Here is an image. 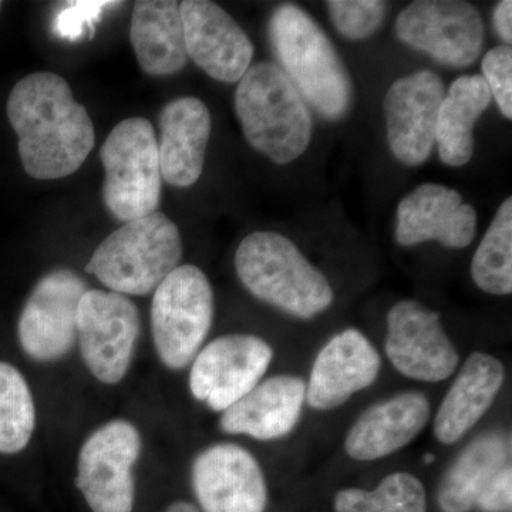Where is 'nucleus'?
<instances>
[{
    "instance_id": "nucleus-25",
    "label": "nucleus",
    "mask_w": 512,
    "mask_h": 512,
    "mask_svg": "<svg viewBox=\"0 0 512 512\" xmlns=\"http://www.w3.org/2000/svg\"><path fill=\"white\" fill-rule=\"evenodd\" d=\"M483 76L458 77L441 101L437 116L436 144L439 156L450 167H461L474 153V127L491 104Z\"/></svg>"
},
{
    "instance_id": "nucleus-21",
    "label": "nucleus",
    "mask_w": 512,
    "mask_h": 512,
    "mask_svg": "<svg viewBox=\"0 0 512 512\" xmlns=\"http://www.w3.org/2000/svg\"><path fill=\"white\" fill-rule=\"evenodd\" d=\"M305 399L306 382L301 377H271L222 412L221 430L261 441L284 439L301 419Z\"/></svg>"
},
{
    "instance_id": "nucleus-32",
    "label": "nucleus",
    "mask_w": 512,
    "mask_h": 512,
    "mask_svg": "<svg viewBox=\"0 0 512 512\" xmlns=\"http://www.w3.org/2000/svg\"><path fill=\"white\" fill-rule=\"evenodd\" d=\"M512 505V468L505 467L487 485L476 507L483 512H510Z\"/></svg>"
},
{
    "instance_id": "nucleus-35",
    "label": "nucleus",
    "mask_w": 512,
    "mask_h": 512,
    "mask_svg": "<svg viewBox=\"0 0 512 512\" xmlns=\"http://www.w3.org/2000/svg\"><path fill=\"white\" fill-rule=\"evenodd\" d=\"M423 460H424V463L431 464L434 461V456H433V454H427V456H424Z\"/></svg>"
},
{
    "instance_id": "nucleus-13",
    "label": "nucleus",
    "mask_w": 512,
    "mask_h": 512,
    "mask_svg": "<svg viewBox=\"0 0 512 512\" xmlns=\"http://www.w3.org/2000/svg\"><path fill=\"white\" fill-rule=\"evenodd\" d=\"M386 355L397 372L437 383L456 372L460 356L440 322V313L417 301H400L387 313Z\"/></svg>"
},
{
    "instance_id": "nucleus-17",
    "label": "nucleus",
    "mask_w": 512,
    "mask_h": 512,
    "mask_svg": "<svg viewBox=\"0 0 512 512\" xmlns=\"http://www.w3.org/2000/svg\"><path fill=\"white\" fill-rule=\"evenodd\" d=\"M379 352L357 329H346L323 346L306 383V402L312 409H338L353 394L372 386L379 376Z\"/></svg>"
},
{
    "instance_id": "nucleus-28",
    "label": "nucleus",
    "mask_w": 512,
    "mask_h": 512,
    "mask_svg": "<svg viewBox=\"0 0 512 512\" xmlns=\"http://www.w3.org/2000/svg\"><path fill=\"white\" fill-rule=\"evenodd\" d=\"M336 512H426L427 497L419 478L389 474L376 490L346 488L335 497Z\"/></svg>"
},
{
    "instance_id": "nucleus-1",
    "label": "nucleus",
    "mask_w": 512,
    "mask_h": 512,
    "mask_svg": "<svg viewBox=\"0 0 512 512\" xmlns=\"http://www.w3.org/2000/svg\"><path fill=\"white\" fill-rule=\"evenodd\" d=\"M8 119L23 168L36 180H59L82 167L96 136L89 113L59 74L23 77L9 94Z\"/></svg>"
},
{
    "instance_id": "nucleus-33",
    "label": "nucleus",
    "mask_w": 512,
    "mask_h": 512,
    "mask_svg": "<svg viewBox=\"0 0 512 512\" xmlns=\"http://www.w3.org/2000/svg\"><path fill=\"white\" fill-rule=\"evenodd\" d=\"M494 29L497 35L504 40L505 45L511 46L512 42V2L503 0L494 9Z\"/></svg>"
},
{
    "instance_id": "nucleus-20",
    "label": "nucleus",
    "mask_w": 512,
    "mask_h": 512,
    "mask_svg": "<svg viewBox=\"0 0 512 512\" xmlns=\"http://www.w3.org/2000/svg\"><path fill=\"white\" fill-rule=\"evenodd\" d=\"M161 177L177 188L200 180L211 136V114L197 97L170 101L160 113Z\"/></svg>"
},
{
    "instance_id": "nucleus-26",
    "label": "nucleus",
    "mask_w": 512,
    "mask_h": 512,
    "mask_svg": "<svg viewBox=\"0 0 512 512\" xmlns=\"http://www.w3.org/2000/svg\"><path fill=\"white\" fill-rule=\"evenodd\" d=\"M471 276L481 291L491 295L512 292V200L498 208L471 262Z\"/></svg>"
},
{
    "instance_id": "nucleus-9",
    "label": "nucleus",
    "mask_w": 512,
    "mask_h": 512,
    "mask_svg": "<svg viewBox=\"0 0 512 512\" xmlns=\"http://www.w3.org/2000/svg\"><path fill=\"white\" fill-rule=\"evenodd\" d=\"M140 313L127 296L89 289L80 301L77 340L84 365L101 383L126 377L140 335Z\"/></svg>"
},
{
    "instance_id": "nucleus-34",
    "label": "nucleus",
    "mask_w": 512,
    "mask_h": 512,
    "mask_svg": "<svg viewBox=\"0 0 512 512\" xmlns=\"http://www.w3.org/2000/svg\"><path fill=\"white\" fill-rule=\"evenodd\" d=\"M165 512H200L194 505L185 503V501H175Z\"/></svg>"
},
{
    "instance_id": "nucleus-19",
    "label": "nucleus",
    "mask_w": 512,
    "mask_h": 512,
    "mask_svg": "<svg viewBox=\"0 0 512 512\" xmlns=\"http://www.w3.org/2000/svg\"><path fill=\"white\" fill-rule=\"evenodd\" d=\"M430 419V402L423 393L404 392L373 404L360 414L345 440L356 461H375L406 447Z\"/></svg>"
},
{
    "instance_id": "nucleus-4",
    "label": "nucleus",
    "mask_w": 512,
    "mask_h": 512,
    "mask_svg": "<svg viewBox=\"0 0 512 512\" xmlns=\"http://www.w3.org/2000/svg\"><path fill=\"white\" fill-rule=\"evenodd\" d=\"M235 269L255 298L295 318H315L332 305L326 276L278 232L259 231L242 239Z\"/></svg>"
},
{
    "instance_id": "nucleus-12",
    "label": "nucleus",
    "mask_w": 512,
    "mask_h": 512,
    "mask_svg": "<svg viewBox=\"0 0 512 512\" xmlns=\"http://www.w3.org/2000/svg\"><path fill=\"white\" fill-rule=\"evenodd\" d=\"M272 357L271 346L258 336L237 333L212 340L192 360V396L214 412H225L261 383Z\"/></svg>"
},
{
    "instance_id": "nucleus-11",
    "label": "nucleus",
    "mask_w": 512,
    "mask_h": 512,
    "mask_svg": "<svg viewBox=\"0 0 512 512\" xmlns=\"http://www.w3.org/2000/svg\"><path fill=\"white\" fill-rule=\"evenodd\" d=\"M399 39L446 66L464 69L484 47V23L476 6L458 0H417L399 13Z\"/></svg>"
},
{
    "instance_id": "nucleus-30",
    "label": "nucleus",
    "mask_w": 512,
    "mask_h": 512,
    "mask_svg": "<svg viewBox=\"0 0 512 512\" xmlns=\"http://www.w3.org/2000/svg\"><path fill=\"white\" fill-rule=\"evenodd\" d=\"M483 79L501 113L512 119V50L511 46L494 47L481 63Z\"/></svg>"
},
{
    "instance_id": "nucleus-10",
    "label": "nucleus",
    "mask_w": 512,
    "mask_h": 512,
    "mask_svg": "<svg viewBox=\"0 0 512 512\" xmlns=\"http://www.w3.org/2000/svg\"><path fill=\"white\" fill-rule=\"evenodd\" d=\"M87 291V282L72 269H53L37 281L18 323L26 356L35 362H56L73 349L80 301Z\"/></svg>"
},
{
    "instance_id": "nucleus-36",
    "label": "nucleus",
    "mask_w": 512,
    "mask_h": 512,
    "mask_svg": "<svg viewBox=\"0 0 512 512\" xmlns=\"http://www.w3.org/2000/svg\"><path fill=\"white\" fill-rule=\"evenodd\" d=\"M2 5H3V3H2V2H0V9H2Z\"/></svg>"
},
{
    "instance_id": "nucleus-6",
    "label": "nucleus",
    "mask_w": 512,
    "mask_h": 512,
    "mask_svg": "<svg viewBox=\"0 0 512 512\" xmlns=\"http://www.w3.org/2000/svg\"><path fill=\"white\" fill-rule=\"evenodd\" d=\"M104 167L103 201L114 218L140 220L157 212L161 168L156 131L143 117L117 124L100 151Z\"/></svg>"
},
{
    "instance_id": "nucleus-14",
    "label": "nucleus",
    "mask_w": 512,
    "mask_h": 512,
    "mask_svg": "<svg viewBox=\"0 0 512 512\" xmlns=\"http://www.w3.org/2000/svg\"><path fill=\"white\" fill-rule=\"evenodd\" d=\"M192 490L204 512H265L262 468L247 448L220 443L205 448L191 470Z\"/></svg>"
},
{
    "instance_id": "nucleus-5",
    "label": "nucleus",
    "mask_w": 512,
    "mask_h": 512,
    "mask_svg": "<svg viewBox=\"0 0 512 512\" xmlns=\"http://www.w3.org/2000/svg\"><path fill=\"white\" fill-rule=\"evenodd\" d=\"M183 258L180 229L157 211L126 222L97 247L84 271L96 276L111 292L144 296L158 285Z\"/></svg>"
},
{
    "instance_id": "nucleus-15",
    "label": "nucleus",
    "mask_w": 512,
    "mask_h": 512,
    "mask_svg": "<svg viewBox=\"0 0 512 512\" xmlns=\"http://www.w3.org/2000/svg\"><path fill=\"white\" fill-rule=\"evenodd\" d=\"M444 84L431 70L396 80L384 97L387 140L400 163H426L436 144L437 116L444 99Z\"/></svg>"
},
{
    "instance_id": "nucleus-29",
    "label": "nucleus",
    "mask_w": 512,
    "mask_h": 512,
    "mask_svg": "<svg viewBox=\"0 0 512 512\" xmlns=\"http://www.w3.org/2000/svg\"><path fill=\"white\" fill-rule=\"evenodd\" d=\"M333 25L349 40L367 39L380 28L387 3L380 0H330L326 2Z\"/></svg>"
},
{
    "instance_id": "nucleus-31",
    "label": "nucleus",
    "mask_w": 512,
    "mask_h": 512,
    "mask_svg": "<svg viewBox=\"0 0 512 512\" xmlns=\"http://www.w3.org/2000/svg\"><path fill=\"white\" fill-rule=\"evenodd\" d=\"M116 5H120V3L104 2V0H80V2L69 3L56 16L57 36L70 40V42L82 39L87 33L92 36L94 23L100 19L101 12Z\"/></svg>"
},
{
    "instance_id": "nucleus-24",
    "label": "nucleus",
    "mask_w": 512,
    "mask_h": 512,
    "mask_svg": "<svg viewBox=\"0 0 512 512\" xmlns=\"http://www.w3.org/2000/svg\"><path fill=\"white\" fill-rule=\"evenodd\" d=\"M511 466V437L504 431L481 434L460 454L441 480L437 501L443 512H470L495 476Z\"/></svg>"
},
{
    "instance_id": "nucleus-16",
    "label": "nucleus",
    "mask_w": 512,
    "mask_h": 512,
    "mask_svg": "<svg viewBox=\"0 0 512 512\" xmlns=\"http://www.w3.org/2000/svg\"><path fill=\"white\" fill-rule=\"evenodd\" d=\"M180 13L185 49L192 62L218 82H239L254 57V45L244 29L208 0H185Z\"/></svg>"
},
{
    "instance_id": "nucleus-8",
    "label": "nucleus",
    "mask_w": 512,
    "mask_h": 512,
    "mask_svg": "<svg viewBox=\"0 0 512 512\" xmlns=\"http://www.w3.org/2000/svg\"><path fill=\"white\" fill-rule=\"evenodd\" d=\"M141 456V436L127 420H111L84 441L76 485L93 512H133V468Z\"/></svg>"
},
{
    "instance_id": "nucleus-27",
    "label": "nucleus",
    "mask_w": 512,
    "mask_h": 512,
    "mask_svg": "<svg viewBox=\"0 0 512 512\" xmlns=\"http://www.w3.org/2000/svg\"><path fill=\"white\" fill-rule=\"evenodd\" d=\"M36 426V409L28 382L15 366L0 362V453L28 447Z\"/></svg>"
},
{
    "instance_id": "nucleus-2",
    "label": "nucleus",
    "mask_w": 512,
    "mask_h": 512,
    "mask_svg": "<svg viewBox=\"0 0 512 512\" xmlns=\"http://www.w3.org/2000/svg\"><path fill=\"white\" fill-rule=\"evenodd\" d=\"M269 36L282 72L303 100L329 120H340L352 103V82L328 35L299 6L281 5L269 20Z\"/></svg>"
},
{
    "instance_id": "nucleus-18",
    "label": "nucleus",
    "mask_w": 512,
    "mask_h": 512,
    "mask_svg": "<svg viewBox=\"0 0 512 512\" xmlns=\"http://www.w3.org/2000/svg\"><path fill=\"white\" fill-rule=\"evenodd\" d=\"M477 232V212L460 192L439 184H423L397 208L396 241L413 247L439 241L444 247L467 248Z\"/></svg>"
},
{
    "instance_id": "nucleus-3",
    "label": "nucleus",
    "mask_w": 512,
    "mask_h": 512,
    "mask_svg": "<svg viewBox=\"0 0 512 512\" xmlns=\"http://www.w3.org/2000/svg\"><path fill=\"white\" fill-rule=\"evenodd\" d=\"M244 136L276 164H289L308 150L312 117L308 104L278 64L249 67L235 92Z\"/></svg>"
},
{
    "instance_id": "nucleus-22",
    "label": "nucleus",
    "mask_w": 512,
    "mask_h": 512,
    "mask_svg": "<svg viewBox=\"0 0 512 512\" xmlns=\"http://www.w3.org/2000/svg\"><path fill=\"white\" fill-rule=\"evenodd\" d=\"M504 380L497 357L483 352L468 356L434 419L436 439L446 446L463 439L493 406Z\"/></svg>"
},
{
    "instance_id": "nucleus-7",
    "label": "nucleus",
    "mask_w": 512,
    "mask_h": 512,
    "mask_svg": "<svg viewBox=\"0 0 512 512\" xmlns=\"http://www.w3.org/2000/svg\"><path fill=\"white\" fill-rule=\"evenodd\" d=\"M214 292L207 275L194 265L178 266L154 291L151 332L161 362L185 369L210 333Z\"/></svg>"
},
{
    "instance_id": "nucleus-23",
    "label": "nucleus",
    "mask_w": 512,
    "mask_h": 512,
    "mask_svg": "<svg viewBox=\"0 0 512 512\" xmlns=\"http://www.w3.org/2000/svg\"><path fill=\"white\" fill-rule=\"evenodd\" d=\"M130 40L141 69L150 76L181 72L185 49L180 3L175 0H141L131 15Z\"/></svg>"
}]
</instances>
